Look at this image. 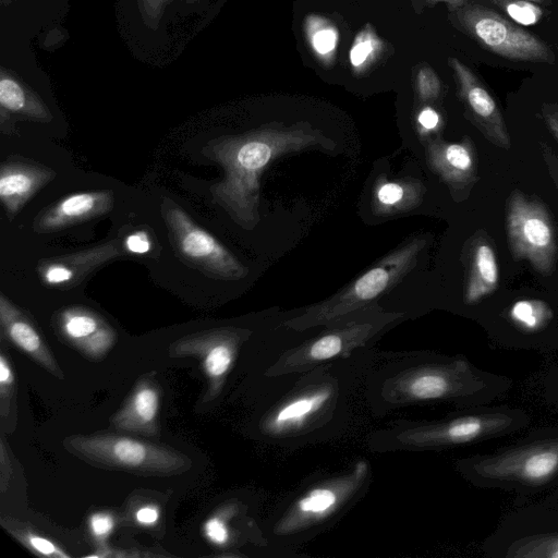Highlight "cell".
Wrapping results in <instances>:
<instances>
[{
	"mask_svg": "<svg viewBox=\"0 0 558 558\" xmlns=\"http://www.w3.org/2000/svg\"><path fill=\"white\" fill-rule=\"evenodd\" d=\"M311 148L333 150L336 143L319 130L303 123L266 125L211 140L203 148V155L223 169L222 180L210 187L214 203L242 229H255L260 220L262 173L278 157Z\"/></svg>",
	"mask_w": 558,
	"mask_h": 558,
	"instance_id": "1",
	"label": "cell"
},
{
	"mask_svg": "<svg viewBox=\"0 0 558 558\" xmlns=\"http://www.w3.org/2000/svg\"><path fill=\"white\" fill-rule=\"evenodd\" d=\"M426 241L421 235L403 243L342 290L322 302L307 306L300 315L288 319L284 326L298 331L327 326L356 310L377 302L416 266Z\"/></svg>",
	"mask_w": 558,
	"mask_h": 558,
	"instance_id": "2",
	"label": "cell"
},
{
	"mask_svg": "<svg viewBox=\"0 0 558 558\" xmlns=\"http://www.w3.org/2000/svg\"><path fill=\"white\" fill-rule=\"evenodd\" d=\"M64 447L89 464L144 476H171L191 468L178 450L111 433L70 436Z\"/></svg>",
	"mask_w": 558,
	"mask_h": 558,
	"instance_id": "3",
	"label": "cell"
},
{
	"mask_svg": "<svg viewBox=\"0 0 558 558\" xmlns=\"http://www.w3.org/2000/svg\"><path fill=\"white\" fill-rule=\"evenodd\" d=\"M403 313L385 311L378 302L356 310L327 325L319 336L287 351L270 368L275 375L305 371L316 364L349 354L364 345Z\"/></svg>",
	"mask_w": 558,
	"mask_h": 558,
	"instance_id": "4",
	"label": "cell"
},
{
	"mask_svg": "<svg viewBox=\"0 0 558 558\" xmlns=\"http://www.w3.org/2000/svg\"><path fill=\"white\" fill-rule=\"evenodd\" d=\"M505 227L514 260L529 262L543 276L554 272L558 234L553 216L542 199L513 190L506 203Z\"/></svg>",
	"mask_w": 558,
	"mask_h": 558,
	"instance_id": "5",
	"label": "cell"
},
{
	"mask_svg": "<svg viewBox=\"0 0 558 558\" xmlns=\"http://www.w3.org/2000/svg\"><path fill=\"white\" fill-rule=\"evenodd\" d=\"M488 375L475 369L466 360L411 367L391 377L386 385L389 401L462 400L487 395Z\"/></svg>",
	"mask_w": 558,
	"mask_h": 558,
	"instance_id": "6",
	"label": "cell"
},
{
	"mask_svg": "<svg viewBox=\"0 0 558 558\" xmlns=\"http://www.w3.org/2000/svg\"><path fill=\"white\" fill-rule=\"evenodd\" d=\"M525 421L524 413L514 410L472 413L399 428L392 436L396 445L405 448H446L508 434Z\"/></svg>",
	"mask_w": 558,
	"mask_h": 558,
	"instance_id": "7",
	"label": "cell"
},
{
	"mask_svg": "<svg viewBox=\"0 0 558 558\" xmlns=\"http://www.w3.org/2000/svg\"><path fill=\"white\" fill-rule=\"evenodd\" d=\"M367 475V463L362 460L349 473L306 489L277 519L274 533L294 535L336 519L362 490Z\"/></svg>",
	"mask_w": 558,
	"mask_h": 558,
	"instance_id": "8",
	"label": "cell"
},
{
	"mask_svg": "<svg viewBox=\"0 0 558 558\" xmlns=\"http://www.w3.org/2000/svg\"><path fill=\"white\" fill-rule=\"evenodd\" d=\"M162 217L177 253L207 276L222 280H240L248 269L227 247L194 220L174 202L165 197Z\"/></svg>",
	"mask_w": 558,
	"mask_h": 558,
	"instance_id": "9",
	"label": "cell"
},
{
	"mask_svg": "<svg viewBox=\"0 0 558 558\" xmlns=\"http://www.w3.org/2000/svg\"><path fill=\"white\" fill-rule=\"evenodd\" d=\"M466 470L478 482L541 486L558 474V438L474 458Z\"/></svg>",
	"mask_w": 558,
	"mask_h": 558,
	"instance_id": "10",
	"label": "cell"
},
{
	"mask_svg": "<svg viewBox=\"0 0 558 558\" xmlns=\"http://www.w3.org/2000/svg\"><path fill=\"white\" fill-rule=\"evenodd\" d=\"M462 17L470 35L498 56L513 61L554 62L553 50L545 41L495 11L473 5L464 11Z\"/></svg>",
	"mask_w": 558,
	"mask_h": 558,
	"instance_id": "11",
	"label": "cell"
},
{
	"mask_svg": "<svg viewBox=\"0 0 558 558\" xmlns=\"http://www.w3.org/2000/svg\"><path fill=\"white\" fill-rule=\"evenodd\" d=\"M250 335L242 328L227 327L206 330L174 341L169 353L175 357L199 359L209 379L208 395H216L232 366L238 348Z\"/></svg>",
	"mask_w": 558,
	"mask_h": 558,
	"instance_id": "12",
	"label": "cell"
},
{
	"mask_svg": "<svg viewBox=\"0 0 558 558\" xmlns=\"http://www.w3.org/2000/svg\"><path fill=\"white\" fill-rule=\"evenodd\" d=\"M451 64L471 122L493 145L509 149V132L492 94L468 66L456 59L451 60Z\"/></svg>",
	"mask_w": 558,
	"mask_h": 558,
	"instance_id": "13",
	"label": "cell"
},
{
	"mask_svg": "<svg viewBox=\"0 0 558 558\" xmlns=\"http://www.w3.org/2000/svg\"><path fill=\"white\" fill-rule=\"evenodd\" d=\"M426 160L451 190L452 195H465L477 181L476 155L473 142L464 137L460 142H447L439 137L426 145Z\"/></svg>",
	"mask_w": 558,
	"mask_h": 558,
	"instance_id": "14",
	"label": "cell"
},
{
	"mask_svg": "<svg viewBox=\"0 0 558 558\" xmlns=\"http://www.w3.org/2000/svg\"><path fill=\"white\" fill-rule=\"evenodd\" d=\"M113 204L114 194L110 190L74 193L40 211L33 229L37 233L57 232L104 216Z\"/></svg>",
	"mask_w": 558,
	"mask_h": 558,
	"instance_id": "15",
	"label": "cell"
},
{
	"mask_svg": "<svg viewBox=\"0 0 558 558\" xmlns=\"http://www.w3.org/2000/svg\"><path fill=\"white\" fill-rule=\"evenodd\" d=\"M121 254L118 242L110 241L73 254L41 259L37 269L44 284L69 288L77 284L98 266Z\"/></svg>",
	"mask_w": 558,
	"mask_h": 558,
	"instance_id": "16",
	"label": "cell"
},
{
	"mask_svg": "<svg viewBox=\"0 0 558 558\" xmlns=\"http://www.w3.org/2000/svg\"><path fill=\"white\" fill-rule=\"evenodd\" d=\"M56 177L53 169L25 160H5L0 167V201L12 219L41 187Z\"/></svg>",
	"mask_w": 558,
	"mask_h": 558,
	"instance_id": "17",
	"label": "cell"
},
{
	"mask_svg": "<svg viewBox=\"0 0 558 558\" xmlns=\"http://www.w3.org/2000/svg\"><path fill=\"white\" fill-rule=\"evenodd\" d=\"M332 397L333 388L327 384L306 388L270 411L264 421V429L275 436L300 430L316 418Z\"/></svg>",
	"mask_w": 558,
	"mask_h": 558,
	"instance_id": "18",
	"label": "cell"
},
{
	"mask_svg": "<svg viewBox=\"0 0 558 558\" xmlns=\"http://www.w3.org/2000/svg\"><path fill=\"white\" fill-rule=\"evenodd\" d=\"M464 262L463 300L471 305L496 291L499 283L496 252L485 232L478 231L470 239L465 246Z\"/></svg>",
	"mask_w": 558,
	"mask_h": 558,
	"instance_id": "19",
	"label": "cell"
},
{
	"mask_svg": "<svg viewBox=\"0 0 558 558\" xmlns=\"http://www.w3.org/2000/svg\"><path fill=\"white\" fill-rule=\"evenodd\" d=\"M57 323L63 336L93 356L102 354L114 341V330L97 313L83 306L63 310Z\"/></svg>",
	"mask_w": 558,
	"mask_h": 558,
	"instance_id": "20",
	"label": "cell"
},
{
	"mask_svg": "<svg viewBox=\"0 0 558 558\" xmlns=\"http://www.w3.org/2000/svg\"><path fill=\"white\" fill-rule=\"evenodd\" d=\"M0 323L8 338L52 375L63 374L31 320L3 293L0 295Z\"/></svg>",
	"mask_w": 558,
	"mask_h": 558,
	"instance_id": "21",
	"label": "cell"
},
{
	"mask_svg": "<svg viewBox=\"0 0 558 558\" xmlns=\"http://www.w3.org/2000/svg\"><path fill=\"white\" fill-rule=\"evenodd\" d=\"M158 391L150 380L141 381L129 400L112 417V424L123 430L157 434Z\"/></svg>",
	"mask_w": 558,
	"mask_h": 558,
	"instance_id": "22",
	"label": "cell"
},
{
	"mask_svg": "<svg viewBox=\"0 0 558 558\" xmlns=\"http://www.w3.org/2000/svg\"><path fill=\"white\" fill-rule=\"evenodd\" d=\"M425 193L424 185L414 179L377 180L373 209L376 215H396L418 206Z\"/></svg>",
	"mask_w": 558,
	"mask_h": 558,
	"instance_id": "23",
	"label": "cell"
},
{
	"mask_svg": "<svg viewBox=\"0 0 558 558\" xmlns=\"http://www.w3.org/2000/svg\"><path fill=\"white\" fill-rule=\"evenodd\" d=\"M0 105L2 110L20 113L36 121H50L47 108L29 96L26 89L12 76L2 75L0 80Z\"/></svg>",
	"mask_w": 558,
	"mask_h": 558,
	"instance_id": "24",
	"label": "cell"
},
{
	"mask_svg": "<svg viewBox=\"0 0 558 558\" xmlns=\"http://www.w3.org/2000/svg\"><path fill=\"white\" fill-rule=\"evenodd\" d=\"M512 323L524 331H537L553 318V311L542 300L524 299L517 301L509 310Z\"/></svg>",
	"mask_w": 558,
	"mask_h": 558,
	"instance_id": "25",
	"label": "cell"
},
{
	"mask_svg": "<svg viewBox=\"0 0 558 558\" xmlns=\"http://www.w3.org/2000/svg\"><path fill=\"white\" fill-rule=\"evenodd\" d=\"M509 556L558 558V534L536 535L514 544Z\"/></svg>",
	"mask_w": 558,
	"mask_h": 558,
	"instance_id": "26",
	"label": "cell"
},
{
	"mask_svg": "<svg viewBox=\"0 0 558 558\" xmlns=\"http://www.w3.org/2000/svg\"><path fill=\"white\" fill-rule=\"evenodd\" d=\"M1 524L5 527L19 542H21L25 547L33 550L37 555L47 556V557H69L68 554L60 550L49 539L33 533L29 530L24 527H17V524L11 522V519L1 520Z\"/></svg>",
	"mask_w": 558,
	"mask_h": 558,
	"instance_id": "27",
	"label": "cell"
},
{
	"mask_svg": "<svg viewBox=\"0 0 558 558\" xmlns=\"http://www.w3.org/2000/svg\"><path fill=\"white\" fill-rule=\"evenodd\" d=\"M512 21L520 25L530 26L537 24L543 17L539 5L527 0H492Z\"/></svg>",
	"mask_w": 558,
	"mask_h": 558,
	"instance_id": "28",
	"label": "cell"
},
{
	"mask_svg": "<svg viewBox=\"0 0 558 558\" xmlns=\"http://www.w3.org/2000/svg\"><path fill=\"white\" fill-rule=\"evenodd\" d=\"M418 89L424 99H435L439 95L440 83L430 70L424 69L421 71L418 75Z\"/></svg>",
	"mask_w": 558,
	"mask_h": 558,
	"instance_id": "29",
	"label": "cell"
},
{
	"mask_svg": "<svg viewBox=\"0 0 558 558\" xmlns=\"http://www.w3.org/2000/svg\"><path fill=\"white\" fill-rule=\"evenodd\" d=\"M125 248L134 254H145L151 248V239L146 230L130 233L124 241Z\"/></svg>",
	"mask_w": 558,
	"mask_h": 558,
	"instance_id": "30",
	"label": "cell"
},
{
	"mask_svg": "<svg viewBox=\"0 0 558 558\" xmlns=\"http://www.w3.org/2000/svg\"><path fill=\"white\" fill-rule=\"evenodd\" d=\"M337 44V33L332 28H322L312 36V45L320 54L331 52Z\"/></svg>",
	"mask_w": 558,
	"mask_h": 558,
	"instance_id": "31",
	"label": "cell"
},
{
	"mask_svg": "<svg viewBox=\"0 0 558 558\" xmlns=\"http://www.w3.org/2000/svg\"><path fill=\"white\" fill-rule=\"evenodd\" d=\"M207 537L215 544L223 545L229 538L228 527L219 517H211L205 524Z\"/></svg>",
	"mask_w": 558,
	"mask_h": 558,
	"instance_id": "32",
	"label": "cell"
},
{
	"mask_svg": "<svg viewBox=\"0 0 558 558\" xmlns=\"http://www.w3.org/2000/svg\"><path fill=\"white\" fill-rule=\"evenodd\" d=\"M538 146L548 174L558 191V156L545 141H539Z\"/></svg>",
	"mask_w": 558,
	"mask_h": 558,
	"instance_id": "33",
	"label": "cell"
},
{
	"mask_svg": "<svg viewBox=\"0 0 558 558\" xmlns=\"http://www.w3.org/2000/svg\"><path fill=\"white\" fill-rule=\"evenodd\" d=\"M421 134L427 135L437 131L441 125V118L439 113L433 108H424L417 117Z\"/></svg>",
	"mask_w": 558,
	"mask_h": 558,
	"instance_id": "34",
	"label": "cell"
},
{
	"mask_svg": "<svg viewBox=\"0 0 558 558\" xmlns=\"http://www.w3.org/2000/svg\"><path fill=\"white\" fill-rule=\"evenodd\" d=\"M0 386L2 405L10 399L9 392L13 386V374L10 365L3 355L0 356Z\"/></svg>",
	"mask_w": 558,
	"mask_h": 558,
	"instance_id": "35",
	"label": "cell"
},
{
	"mask_svg": "<svg viewBox=\"0 0 558 558\" xmlns=\"http://www.w3.org/2000/svg\"><path fill=\"white\" fill-rule=\"evenodd\" d=\"M542 118L551 136L558 143V104H544Z\"/></svg>",
	"mask_w": 558,
	"mask_h": 558,
	"instance_id": "36",
	"label": "cell"
},
{
	"mask_svg": "<svg viewBox=\"0 0 558 558\" xmlns=\"http://www.w3.org/2000/svg\"><path fill=\"white\" fill-rule=\"evenodd\" d=\"M113 527V521L110 515L104 513H96L90 518V529L98 537H104Z\"/></svg>",
	"mask_w": 558,
	"mask_h": 558,
	"instance_id": "37",
	"label": "cell"
},
{
	"mask_svg": "<svg viewBox=\"0 0 558 558\" xmlns=\"http://www.w3.org/2000/svg\"><path fill=\"white\" fill-rule=\"evenodd\" d=\"M373 51V46L371 41L364 40L356 43L352 48L350 53L351 63L354 66H359L365 62L369 53Z\"/></svg>",
	"mask_w": 558,
	"mask_h": 558,
	"instance_id": "38",
	"label": "cell"
},
{
	"mask_svg": "<svg viewBox=\"0 0 558 558\" xmlns=\"http://www.w3.org/2000/svg\"><path fill=\"white\" fill-rule=\"evenodd\" d=\"M158 510L154 507H143L136 512V519L143 524H153L158 520Z\"/></svg>",
	"mask_w": 558,
	"mask_h": 558,
	"instance_id": "39",
	"label": "cell"
},
{
	"mask_svg": "<svg viewBox=\"0 0 558 558\" xmlns=\"http://www.w3.org/2000/svg\"><path fill=\"white\" fill-rule=\"evenodd\" d=\"M167 0H146L148 7L153 11H157Z\"/></svg>",
	"mask_w": 558,
	"mask_h": 558,
	"instance_id": "40",
	"label": "cell"
},
{
	"mask_svg": "<svg viewBox=\"0 0 558 558\" xmlns=\"http://www.w3.org/2000/svg\"><path fill=\"white\" fill-rule=\"evenodd\" d=\"M527 1H532L534 3H548L549 0H527Z\"/></svg>",
	"mask_w": 558,
	"mask_h": 558,
	"instance_id": "41",
	"label": "cell"
}]
</instances>
